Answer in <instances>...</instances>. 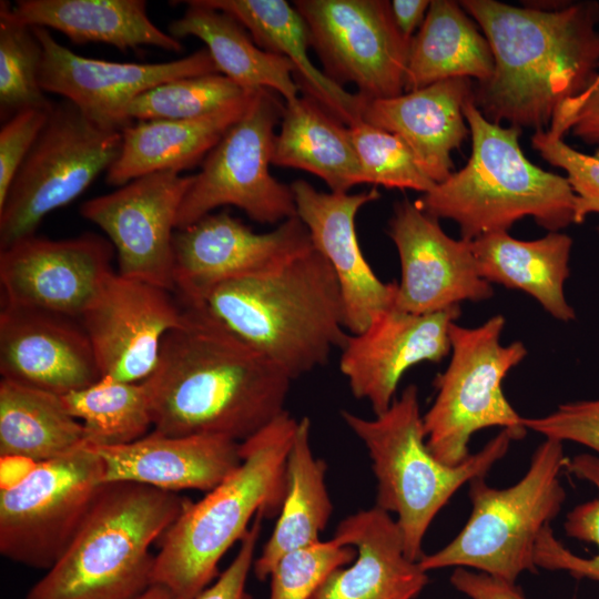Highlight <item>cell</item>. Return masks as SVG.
Listing matches in <instances>:
<instances>
[{"instance_id":"obj_18","label":"cell","mask_w":599,"mask_h":599,"mask_svg":"<svg viewBox=\"0 0 599 599\" xmlns=\"http://www.w3.org/2000/svg\"><path fill=\"white\" fill-rule=\"evenodd\" d=\"M32 28L43 49V91L63 97L91 122L110 131L123 132L131 125L123 111L141 93L172 80L220 73L206 48L167 62H113L77 54L49 29Z\"/></svg>"},{"instance_id":"obj_35","label":"cell","mask_w":599,"mask_h":599,"mask_svg":"<svg viewBox=\"0 0 599 599\" xmlns=\"http://www.w3.org/2000/svg\"><path fill=\"white\" fill-rule=\"evenodd\" d=\"M61 397L68 412L82 423L89 445L129 444L145 436L153 425L143 382L102 376L94 384Z\"/></svg>"},{"instance_id":"obj_6","label":"cell","mask_w":599,"mask_h":599,"mask_svg":"<svg viewBox=\"0 0 599 599\" xmlns=\"http://www.w3.org/2000/svg\"><path fill=\"white\" fill-rule=\"evenodd\" d=\"M189 502L142 484H103L61 558L26 599L139 598L153 586L151 545Z\"/></svg>"},{"instance_id":"obj_47","label":"cell","mask_w":599,"mask_h":599,"mask_svg":"<svg viewBox=\"0 0 599 599\" xmlns=\"http://www.w3.org/2000/svg\"><path fill=\"white\" fill-rule=\"evenodd\" d=\"M429 4L430 1L428 0L389 1L394 23L407 42H412V39L416 34L415 32H417L416 29H419L424 22Z\"/></svg>"},{"instance_id":"obj_37","label":"cell","mask_w":599,"mask_h":599,"mask_svg":"<svg viewBox=\"0 0 599 599\" xmlns=\"http://www.w3.org/2000/svg\"><path fill=\"white\" fill-rule=\"evenodd\" d=\"M0 2V113L8 120L28 109H50L40 84L43 49L32 27L16 20Z\"/></svg>"},{"instance_id":"obj_10","label":"cell","mask_w":599,"mask_h":599,"mask_svg":"<svg viewBox=\"0 0 599 599\" xmlns=\"http://www.w3.org/2000/svg\"><path fill=\"white\" fill-rule=\"evenodd\" d=\"M122 139V132L98 126L71 102L53 104L0 204V250L33 235L45 215L74 201L108 172Z\"/></svg>"},{"instance_id":"obj_13","label":"cell","mask_w":599,"mask_h":599,"mask_svg":"<svg viewBox=\"0 0 599 599\" xmlns=\"http://www.w3.org/2000/svg\"><path fill=\"white\" fill-rule=\"evenodd\" d=\"M323 72L353 83L367 100L405 92L410 43L398 32L385 0H296Z\"/></svg>"},{"instance_id":"obj_17","label":"cell","mask_w":599,"mask_h":599,"mask_svg":"<svg viewBox=\"0 0 599 599\" xmlns=\"http://www.w3.org/2000/svg\"><path fill=\"white\" fill-rule=\"evenodd\" d=\"M172 292L113 272L81 315L102 376L142 383L154 372L183 305Z\"/></svg>"},{"instance_id":"obj_26","label":"cell","mask_w":599,"mask_h":599,"mask_svg":"<svg viewBox=\"0 0 599 599\" xmlns=\"http://www.w3.org/2000/svg\"><path fill=\"white\" fill-rule=\"evenodd\" d=\"M233 17L263 50L287 59L303 95L315 100L347 126L363 120L367 99L351 93L316 68L308 55L305 20L284 0H203Z\"/></svg>"},{"instance_id":"obj_44","label":"cell","mask_w":599,"mask_h":599,"mask_svg":"<svg viewBox=\"0 0 599 599\" xmlns=\"http://www.w3.org/2000/svg\"><path fill=\"white\" fill-rule=\"evenodd\" d=\"M263 514H258L248 530L241 539L235 558L229 567L219 575L217 580L206 587L193 599H252L246 591V581L253 569L254 555L261 532Z\"/></svg>"},{"instance_id":"obj_1","label":"cell","mask_w":599,"mask_h":599,"mask_svg":"<svg viewBox=\"0 0 599 599\" xmlns=\"http://www.w3.org/2000/svg\"><path fill=\"white\" fill-rule=\"evenodd\" d=\"M182 305L180 325L164 337L143 382L154 430L242 443L286 410L293 379L203 305Z\"/></svg>"},{"instance_id":"obj_24","label":"cell","mask_w":599,"mask_h":599,"mask_svg":"<svg viewBox=\"0 0 599 599\" xmlns=\"http://www.w3.org/2000/svg\"><path fill=\"white\" fill-rule=\"evenodd\" d=\"M333 537L354 547L356 557L308 599H415L428 583L427 571L405 555L395 519L376 506L341 520Z\"/></svg>"},{"instance_id":"obj_23","label":"cell","mask_w":599,"mask_h":599,"mask_svg":"<svg viewBox=\"0 0 599 599\" xmlns=\"http://www.w3.org/2000/svg\"><path fill=\"white\" fill-rule=\"evenodd\" d=\"M89 446L101 459L103 484L135 483L175 493L210 491L242 463L241 443L212 435L154 430L124 445Z\"/></svg>"},{"instance_id":"obj_28","label":"cell","mask_w":599,"mask_h":599,"mask_svg":"<svg viewBox=\"0 0 599 599\" xmlns=\"http://www.w3.org/2000/svg\"><path fill=\"white\" fill-rule=\"evenodd\" d=\"M470 244L485 281L527 293L558 321L576 318L564 293L570 272V236L549 232L541 238L521 241L502 231L481 235Z\"/></svg>"},{"instance_id":"obj_21","label":"cell","mask_w":599,"mask_h":599,"mask_svg":"<svg viewBox=\"0 0 599 599\" xmlns=\"http://www.w3.org/2000/svg\"><path fill=\"white\" fill-rule=\"evenodd\" d=\"M296 216L306 226L313 248L331 264L341 290L345 328L359 334L395 303L397 283L380 281L366 261L356 234V215L380 193L321 192L303 179L291 184Z\"/></svg>"},{"instance_id":"obj_39","label":"cell","mask_w":599,"mask_h":599,"mask_svg":"<svg viewBox=\"0 0 599 599\" xmlns=\"http://www.w3.org/2000/svg\"><path fill=\"white\" fill-rule=\"evenodd\" d=\"M348 128L364 184L387 189H409L423 194L436 186V183L419 167L410 149L398 135L376 128L364 120Z\"/></svg>"},{"instance_id":"obj_41","label":"cell","mask_w":599,"mask_h":599,"mask_svg":"<svg viewBox=\"0 0 599 599\" xmlns=\"http://www.w3.org/2000/svg\"><path fill=\"white\" fill-rule=\"evenodd\" d=\"M530 142L545 161L567 173L576 195L575 223L599 214V148L595 154L582 153L548 130L536 131Z\"/></svg>"},{"instance_id":"obj_15","label":"cell","mask_w":599,"mask_h":599,"mask_svg":"<svg viewBox=\"0 0 599 599\" xmlns=\"http://www.w3.org/2000/svg\"><path fill=\"white\" fill-rule=\"evenodd\" d=\"M192 179L174 171L154 172L81 205V215L113 245L116 273L174 292L173 237Z\"/></svg>"},{"instance_id":"obj_27","label":"cell","mask_w":599,"mask_h":599,"mask_svg":"<svg viewBox=\"0 0 599 599\" xmlns=\"http://www.w3.org/2000/svg\"><path fill=\"white\" fill-rule=\"evenodd\" d=\"M9 10L16 20L54 29L73 43L101 42L121 51L141 45L183 50L180 40L153 23L144 0H19Z\"/></svg>"},{"instance_id":"obj_31","label":"cell","mask_w":599,"mask_h":599,"mask_svg":"<svg viewBox=\"0 0 599 599\" xmlns=\"http://www.w3.org/2000/svg\"><path fill=\"white\" fill-rule=\"evenodd\" d=\"M280 124L272 164L314 174L331 192L364 184L349 128L315 100L302 94L285 102Z\"/></svg>"},{"instance_id":"obj_45","label":"cell","mask_w":599,"mask_h":599,"mask_svg":"<svg viewBox=\"0 0 599 599\" xmlns=\"http://www.w3.org/2000/svg\"><path fill=\"white\" fill-rule=\"evenodd\" d=\"M547 130L558 138L571 131L583 143L599 146V85L586 95L567 99Z\"/></svg>"},{"instance_id":"obj_30","label":"cell","mask_w":599,"mask_h":599,"mask_svg":"<svg viewBox=\"0 0 599 599\" xmlns=\"http://www.w3.org/2000/svg\"><path fill=\"white\" fill-rule=\"evenodd\" d=\"M183 16L171 21L167 32L181 41L194 37L204 42L219 72L246 92L268 89L285 102L300 97L292 63L260 48L230 14L203 0L183 1Z\"/></svg>"},{"instance_id":"obj_38","label":"cell","mask_w":599,"mask_h":599,"mask_svg":"<svg viewBox=\"0 0 599 599\" xmlns=\"http://www.w3.org/2000/svg\"><path fill=\"white\" fill-rule=\"evenodd\" d=\"M565 469L576 478L590 483L597 497L575 506L566 516L564 529L568 537L595 544L598 552L583 558L566 548L547 526L537 542L535 564L537 568L567 571L577 579L599 582V456L585 453L566 459Z\"/></svg>"},{"instance_id":"obj_14","label":"cell","mask_w":599,"mask_h":599,"mask_svg":"<svg viewBox=\"0 0 599 599\" xmlns=\"http://www.w3.org/2000/svg\"><path fill=\"white\" fill-rule=\"evenodd\" d=\"M312 248L297 216L256 233L226 211L211 213L174 232V292L202 305L216 286L275 271Z\"/></svg>"},{"instance_id":"obj_22","label":"cell","mask_w":599,"mask_h":599,"mask_svg":"<svg viewBox=\"0 0 599 599\" xmlns=\"http://www.w3.org/2000/svg\"><path fill=\"white\" fill-rule=\"evenodd\" d=\"M0 373L3 379L58 396L102 377L80 322L11 306L0 313Z\"/></svg>"},{"instance_id":"obj_33","label":"cell","mask_w":599,"mask_h":599,"mask_svg":"<svg viewBox=\"0 0 599 599\" xmlns=\"http://www.w3.org/2000/svg\"><path fill=\"white\" fill-rule=\"evenodd\" d=\"M326 471L325 461L311 447V420L302 417L286 457V494L278 518L253 564L258 580H266L285 554L321 541L333 511Z\"/></svg>"},{"instance_id":"obj_25","label":"cell","mask_w":599,"mask_h":599,"mask_svg":"<svg viewBox=\"0 0 599 599\" xmlns=\"http://www.w3.org/2000/svg\"><path fill=\"white\" fill-rule=\"evenodd\" d=\"M474 95L471 79L454 78L388 99L368 100L363 120L398 135L436 184L453 172L451 152L469 135L463 108Z\"/></svg>"},{"instance_id":"obj_11","label":"cell","mask_w":599,"mask_h":599,"mask_svg":"<svg viewBox=\"0 0 599 599\" xmlns=\"http://www.w3.org/2000/svg\"><path fill=\"white\" fill-rule=\"evenodd\" d=\"M268 89L255 91L242 116L225 132L193 174L176 220L186 227L214 209L233 205L251 220L281 224L296 216L291 184L277 181L270 172L275 128L284 104Z\"/></svg>"},{"instance_id":"obj_46","label":"cell","mask_w":599,"mask_h":599,"mask_svg":"<svg viewBox=\"0 0 599 599\" xmlns=\"http://www.w3.org/2000/svg\"><path fill=\"white\" fill-rule=\"evenodd\" d=\"M450 582L470 599H527L516 583L467 568H455Z\"/></svg>"},{"instance_id":"obj_19","label":"cell","mask_w":599,"mask_h":599,"mask_svg":"<svg viewBox=\"0 0 599 599\" xmlns=\"http://www.w3.org/2000/svg\"><path fill=\"white\" fill-rule=\"evenodd\" d=\"M388 235L400 261L394 303L399 309L429 314L494 295L491 284L478 273L470 241L447 235L438 219L416 202L405 199L395 204Z\"/></svg>"},{"instance_id":"obj_16","label":"cell","mask_w":599,"mask_h":599,"mask_svg":"<svg viewBox=\"0 0 599 599\" xmlns=\"http://www.w3.org/2000/svg\"><path fill=\"white\" fill-rule=\"evenodd\" d=\"M113 253L110 241L93 233L64 240L23 237L0 252L3 306L79 321L114 272Z\"/></svg>"},{"instance_id":"obj_4","label":"cell","mask_w":599,"mask_h":599,"mask_svg":"<svg viewBox=\"0 0 599 599\" xmlns=\"http://www.w3.org/2000/svg\"><path fill=\"white\" fill-rule=\"evenodd\" d=\"M297 423L285 410L241 443L238 468L201 500H190L161 537L153 585L173 599H193L217 576L220 560L241 541L253 517L280 514Z\"/></svg>"},{"instance_id":"obj_9","label":"cell","mask_w":599,"mask_h":599,"mask_svg":"<svg viewBox=\"0 0 599 599\" xmlns=\"http://www.w3.org/2000/svg\"><path fill=\"white\" fill-rule=\"evenodd\" d=\"M506 319L494 315L476 327L453 323L451 357L434 385L436 397L423 415L426 445L441 463L457 466L469 457L471 436L484 428L501 427L515 440L526 436L521 417L507 400L502 382L524 361L521 342L500 343Z\"/></svg>"},{"instance_id":"obj_42","label":"cell","mask_w":599,"mask_h":599,"mask_svg":"<svg viewBox=\"0 0 599 599\" xmlns=\"http://www.w3.org/2000/svg\"><path fill=\"white\" fill-rule=\"evenodd\" d=\"M524 425L545 438L572 441L599 456V398L561 404L547 415L524 417Z\"/></svg>"},{"instance_id":"obj_32","label":"cell","mask_w":599,"mask_h":599,"mask_svg":"<svg viewBox=\"0 0 599 599\" xmlns=\"http://www.w3.org/2000/svg\"><path fill=\"white\" fill-rule=\"evenodd\" d=\"M493 72L490 45L460 3L430 1L409 45L405 92L454 78L475 79L480 84Z\"/></svg>"},{"instance_id":"obj_8","label":"cell","mask_w":599,"mask_h":599,"mask_svg":"<svg viewBox=\"0 0 599 599\" xmlns=\"http://www.w3.org/2000/svg\"><path fill=\"white\" fill-rule=\"evenodd\" d=\"M566 459L564 443L545 438L516 484L495 488L485 477L474 478L467 522L449 544L420 558L422 569L471 568L514 583L522 572H535L538 539L567 497L560 479Z\"/></svg>"},{"instance_id":"obj_50","label":"cell","mask_w":599,"mask_h":599,"mask_svg":"<svg viewBox=\"0 0 599 599\" xmlns=\"http://www.w3.org/2000/svg\"><path fill=\"white\" fill-rule=\"evenodd\" d=\"M598 233H599V226H598Z\"/></svg>"},{"instance_id":"obj_43","label":"cell","mask_w":599,"mask_h":599,"mask_svg":"<svg viewBox=\"0 0 599 599\" xmlns=\"http://www.w3.org/2000/svg\"><path fill=\"white\" fill-rule=\"evenodd\" d=\"M50 109H28L4 121L0 130V204L43 130Z\"/></svg>"},{"instance_id":"obj_34","label":"cell","mask_w":599,"mask_h":599,"mask_svg":"<svg viewBox=\"0 0 599 599\" xmlns=\"http://www.w3.org/2000/svg\"><path fill=\"white\" fill-rule=\"evenodd\" d=\"M88 445L81 422L61 396L1 378L0 456L40 463Z\"/></svg>"},{"instance_id":"obj_3","label":"cell","mask_w":599,"mask_h":599,"mask_svg":"<svg viewBox=\"0 0 599 599\" xmlns=\"http://www.w3.org/2000/svg\"><path fill=\"white\" fill-rule=\"evenodd\" d=\"M202 305L293 380L327 363L348 337L336 275L315 248L266 274L225 282Z\"/></svg>"},{"instance_id":"obj_2","label":"cell","mask_w":599,"mask_h":599,"mask_svg":"<svg viewBox=\"0 0 599 599\" xmlns=\"http://www.w3.org/2000/svg\"><path fill=\"white\" fill-rule=\"evenodd\" d=\"M494 57L491 78L474 88L484 116L500 124L549 128L558 108L582 93L599 69V3L556 9L516 7L496 0H463Z\"/></svg>"},{"instance_id":"obj_5","label":"cell","mask_w":599,"mask_h":599,"mask_svg":"<svg viewBox=\"0 0 599 599\" xmlns=\"http://www.w3.org/2000/svg\"><path fill=\"white\" fill-rule=\"evenodd\" d=\"M463 112L471 138L466 165L423 194L416 204L436 219L451 220L461 238L508 232L531 216L549 232L575 223L576 195L567 177L531 163L519 145L521 130L487 120L470 98Z\"/></svg>"},{"instance_id":"obj_7","label":"cell","mask_w":599,"mask_h":599,"mask_svg":"<svg viewBox=\"0 0 599 599\" xmlns=\"http://www.w3.org/2000/svg\"><path fill=\"white\" fill-rule=\"evenodd\" d=\"M341 416L370 458L377 483L375 506L396 515L405 555L413 561L425 555L424 538L441 508L461 486L485 477L515 440L510 430L501 429L461 464L441 463L427 448L418 388L413 384L374 418L348 410Z\"/></svg>"},{"instance_id":"obj_48","label":"cell","mask_w":599,"mask_h":599,"mask_svg":"<svg viewBox=\"0 0 599 599\" xmlns=\"http://www.w3.org/2000/svg\"><path fill=\"white\" fill-rule=\"evenodd\" d=\"M136 599H173L169 590L160 585H153Z\"/></svg>"},{"instance_id":"obj_36","label":"cell","mask_w":599,"mask_h":599,"mask_svg":"<svg viewBox=\"0 0 599 599\" xmlns=\"http://www.w3.org/2000/svg\"><path fill=\"white\" fill-rule=\"evenodd\" d=\"M251 93L221 73L182 78L141 93L125 106L123 115L130 124L196 119L230 108Z\"/></svg>"},{"instance_id":"obj_40","label":"cell","mask_w":599,"mask_h":599,"mask_svg":"<svg viewBox=\"0 0 599 599\" xmlns=\"http://www.w3.org/2000/svg\"><path fill=\"white\" fill-rule=\"evenodd\" d=\"M356 549L336 538L285 554L273 567L268 599H308L336 568L347 566Z\"/></svg>"},{"instance_id":"obj_12","label":"cell","mask_w":599,"mask_h":599,"mask_svg":"<svg viewBox=\"0 0 599 599\" xmlns=\"http://www.w3.org/2000/svg\"><path fill=\"white\" fill-rule=\"evenodd\" d=\"M102 485V463L89 445L59 458L30 463L14 481L1 483V555L31 568L51 569Z\"/></svg>"},{"instance_id":"obj_29","label":"cell","mask_w":599,"mask_h":599,"mask_svg":"<svg viewBox=\"0 0 599 599\" xmlns=\"http://www.w3.org/2000/svg\"><path fill=\"white\" fill-rule=\"evenodd\" d=\"M253 93L230 108L202 118L132 123L122 132L121 151L106 172V182L122 186L150 173H181L193 167L242 116Z\"/></svg>"},{"instance_id":"obj_49","label":"cell","mask_w":599,"mask_h":599,"mask_svg":"<svg viewBox=\"0 0 599 599\" xmlns=\"http://www.w3.org/2000/svg\"><path fill=\"white\" fill-rule=\"evenodd\" d=\"M598 85H599V69H598V72H597L595 79L590 83V85L582 93H580L578 95H586V94L590 93L593 89H596Z\"/></svg>"},{"instance_id":"obj_20","label":"cell","mask_w":599,"mask_h":599,"mask_svg":"<svg viewBox=\"0 0 599 599\" xmlns=\"http://www.w3.org/2000/svg\"><path fill=\"white\" fill-rule=\"evenodd\" d=\"M459 306L413 314L393 304L359 334H348L339 369L355 398L366 400L375 416L386 412L404 374L413 366L438 363L450 352V326Z\"/></svg>"}]
</instances>
